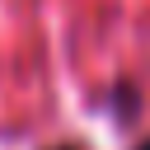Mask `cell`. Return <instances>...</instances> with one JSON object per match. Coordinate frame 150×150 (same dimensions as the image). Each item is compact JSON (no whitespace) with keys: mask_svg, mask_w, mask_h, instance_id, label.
<instances>
[{"mask_svg":"<svg viewBox=\"0 0 150 150\" xmlns=\"http://www.w3.org/2000/svg\"><path fill=\"white\" fill-rule=\"evenodd\" d=\"M136 150H150V141H141V145H136Z\"/></svg>","mask_w":150,"mask_h":150,"instance_id":"7a4b0ae2","label":"cell"},{"mask_svg":"<svg viewBox=\"0 0 150 150\" xmlns=\"http://www.w3.org/2000/svg\"><path fill=\"white\" fill-rule=\"evenodd\" d=\"M52 150H84V145H52Z\"/></svg>","mask_w":150,"mask_h":150,"instance_id":"6da1fadb","label":"cell"}]
</instances>
